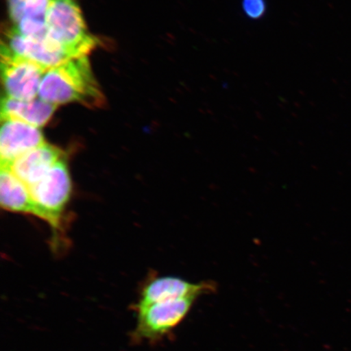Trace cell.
Masks as SVG:
<instances>
[{
	"label": "cell",
	"mask_w": 351,
	"mask_h": 351,
	"mask_svg": "<svg viewBox=\"0 0 351 351\" xmlns=\"http://www.w3.org/2000/svg\"><path fill=\"white\" fill-rule=\"evenodd\" d=\"M0 204L8 212L38 217L29 188L7 167H1L0 173Z\"/></svg>",
	"instance_id": "10"
},
{
	"label": "cell",
	"mask_w": 351,
	"mask_h": 351,
	"mask_svg": "<svg viewBox=\"0 0 351 351\" xmlns=\"http://www.w3.org/2000/svg\"><path fill=\"white\" fill-rule=\"evenodd\" d=\"M50 0H7L12 24L22 20H46Z\"/></svg>",
	"instance_id": "12"
},
{
	"label": "cell",
	"mask_w": 351,
	"mask_h": 351,
	"mask_svg": "<svg viewBox=\"0 0 351 351\" xmlns=\"http://www.w3.org/2000/svg\"><path fill=\"white\" fill-rule=\"evenodd\" d=\"M241 6L245 16L252 20L261 19L267 10L265 0H243Z\"/></svg>",
	"instance_id": "13"
},
{
	"label": "cell",
	"mask_w": 351,
	"mask_h": 351,
	"mask_svg": "<svg viewBox=\"0 0 351 351\" xmlns=\"http://www.w3.org/2000/svg\"><path fill=\"white\" fill-rule=\"evenodd\" d=\"M57 107L39 97L25 101L4 96L1 102V120L20 121L41 128L50 121Z\"/></svg>",
	"instance_id": "11"
},
{
	"label": "cell",
	"mask_w": 351,
	"mask_h": 351,
	"mask_svg": "<svg viewBox=\"0 0 351 351\" xmlns=\"http://www.w3.org/2000/svg\"><path fill=\"white\" fill-rule=\"evenodd\" d=\"M48 35L70 59L85 56L99 45L87 29L76 0H50L46 15Z\"/></svg>",
	"instance_id": "2"
},
{
	"label": "cell",
	"mask_w": 351,
	"mask_h": 351,
	"mask_svg": "<svg viewBox=\"0 0 351 351\" xmlns=\"http://www.w3.org/2000/svg\"><path fill=\"white\" fill-rule=\"evenodd\" d=\"M3 35V47L47 70L70 60L62 48L51 38L47 42L34 40L22 36L12 26L8 28Z\"/></svg>",
	"instance_id": "8"
},
{
	"label": "cell",
	"mask_w": 351,
	"mask_h": 351,
	"mask_svg": "<svg viewBox=\"0 0 351 351\" xmlns=\"http://www.w3.org/2000/svg\"><path fill=\"white\" fill-rule=\"evenodd\" d=\"M38 97L56 106L78 103L89 108H99L105 101L87 56L70 59L47 69L39 88Z\"/></svg>",
	"instance_id": "1"
},
{
	"label": "cell",
	"mask_w": 351,
	"mask_h": 351,
	"mask_svg": "<svg viewBox=\"0 0 351 351\" xmlns=\"http://www.w3.org/2000/svg\"><path fill=\"white\" fill-rule=\"evenodd\" d=\"M216 289V284L213 282L193 283L177 276H158L148 280L143 285L139 291L138 300L132 306V309L179 298H199L214 293Z\"/></svg>",
	"instance_id": "6"
},
{
	"label": "cell",
	"mask_w": 351,
	"mask_h": 351,
	"mask_svg": "<svg viewBox=\"0 0 351 351\" xmlns=\"http://www.w3.org/2000/svg\"><path fill=\"white\" fill-rule=\"evenodd\" d=\"M197 300L187 297L133 309L136 324L130 333L131 344L156 345L163 341L186 318Z\"/></svg>",
	"instance_id": "3"
},
{
	"label": "cell",
	"mask_w": 351,
	"mask_h": 351,
	"mask_svg": "<svg viewBox=\"0 0 351 351\" xmlns=\"http://www.w3.org/2000/svg\"><path fill=\"white\" fill-rule=\"evenodd\" d=\"M38 218L55 230L60 229L66 207L71 199L73 182L66 157L35 185L29 187Z\"/></svg>",
	"instance_id": "4"
},
{
	"label": "cell",
	"mask_w": 351,
	"mask_h": 351,
	"mask_svg": "<svg viewBox=\"0 0 351 351\" xmlns=\"http://www.w3.org/2000/svg\"><path fill=\"white\" fill-rule=\"evenodd\" d=\"M46 69L1 46V76L6 97L30 101L38 97Z\"/></svg>",
	"instance_id": "5"
},
{
	"label": "cell",
	"mask_w": 351,
	"mask_h": 351,
	"mask_svg": "<svg viewBox=\"0 0 351 351\" xmlns=\"http://www.w3.org/2000/svg\"><path fill=\"white\" fill-rule=\"evenodd\" d=\"M0 129L1 167L10 168L13 162L46 143L40 128L13 119H2Z\"/></svg>",
	"instance_id": "7"
},
{
	"label": "cell",
	"mask_w": 351,
	"mask_h": 351,
	"mask_svg": "<svg viewBox=\"0 0 351 351\" xmlns=\"http://www.w3.org/2000/svg\"><path fill=\"white\" fill-rule=\"evenodd\" d=\"M64 158L65 153L60 148L46 143L25 153L13 162L10 168L12 173L29 188L45 177L47 173Z\"/></svg>",
	"instance_id": "9"
}]
</instances>
